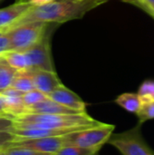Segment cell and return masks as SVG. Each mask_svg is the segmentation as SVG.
I'll return each mask as SVG.
<instances>
[{
  "instance_id": "cell-1",
  "label": "cell",
  "mask_w": 154,
  "mask_h": 155,
  "mask_svg": "<svg viewBox=\"0 0 154 155\" xmlns=\"http://www.w3.org/2000/svg\"><path fill=\"white\" fill-rule=\"evenodd\" d=\"M109 0H54L51 3L33 6L2 31L5 32L31 22L65 23L81 19L91 10L107 3Z\"/></svg>"
},
{
  "instance_id": "cell-27",
  "label": "cell",
  "mask_w": 154,
  "mask_h": 155,
  "mask_svg": "<svg viewBox=\"0 0 154 155\" xmlns=\"http://www.w3.org/2000/svg\"><path fill=\"white\" fill-rule=\"evenodd\" d=\"M140 3H144V4L149 5H154V0H143V1L140 2ZM140 3H138V4H140ZM138 4H136V5H138Z\"/></svg>"
},
{
  "instance_id": "cell-31",
  "label": "cell",
  "mask_w": 154,
  "mask_h": 155,
  "mask_svg": "<svg viewBox=\"0 0 154 155\" xmlns=\"http://www.w3.org/2000/svg\"><path fill=\"white\" fill-rule=\"evenodd\" d=\"M4 148H5V147H4ZM4 148H1V149H0V152H1V151H2V150L4 149Z\"/></svg>"
},
{
  "instance_id": "cell-10",
  "label": "cell",
  "mask_w": 154,
  "mask_h": 155,
  "mask_svg": "<svg viewBox=\"0 0 154 155\" xmlns=\"http://www.w3.org/2000/svg\"><path fill=\"white\" fill-rule=\"evenodd\" d=\"M33 6L29 0H17L9 6L0 9V30L10 25Z\"/></svg>"
},
{
  "instance_id": "cell-25",
  "label": "cell",
  "mask_w": 154,
  "mask_h": 155,
  "mask_svg": "<svg viewBox=\"0 0 154 155\" xmlns=\"http://www.w3.org/2000/svg\"><path fill=\"white\" fill-rule=\"evenodd\" d=\"M0 115L2 116H6V117H11L7 112H6V108H5V102H4V97L3 95L0 94ZM12 118V117H11Z\"/></svg>"
},
{
  "instance_id": "cell-29",
  "label": "cell",
  "mask_w": 154,
  "mask_h": 155,
  "mask_svg": "<svg viewBox=\"0 0 154 155\" xmlns=\"http://www.w3.org/2000/svg\"><path fill=\"white\" fill-rule=\"evenodd\" d=\"M0 155H5V153H4V152H3V150H2V151L0 152Z\"/></svg>"
},
{
  "instance_id": "cell-28",
  "label": "cell",
  "mask_w": 154,
  "mask_h": 155,
  "mask_svg": "<svg viewBox=\"0 0 154 155\" xmlns=\"http://www.w3.org/2000/svg\"><path fill=\"white\" fill-rule=\"evenodd\" d=\"M123 1H124V2H127V3H130V4H133V5H136V4H138V3H140V2H142L143 0H123Z\"/></svg>"
},
{
  "instance_id": "cell-11",
  "label": "cell",
  "mask_w": 154,
  "mask_h": 155,
  "mask_svg": "<svg viewBox=\"0 0 154 155\" xmlns=\"http://www.w3.org/2000/svg\"><path fill=\"white\" fill-rule=\"evenodd\" d=\"M25 113L42 114H81L82 112L70 109L66 106H64L51 100L50 98H46L45 100L34 105L27 107L25 110ZM83 113H85V112H83Z\"/></svg>"
},
{
  "instance_id": "cell-14",
  "label": "cell",
  "mask_w": 154,
  "mask_h": 155,
  "mask_svg": "<svg viewBox=\"0 0 154 155\" xmlns=\"http://www.w3.org/2000/svg\"><path fill=\"white\" fill-rule=\"evenodd\" d=\"M10 87H13L22 93H26V92L35 89L34 85L33 79H32L28 70L17 71Z\"/></svg>"
},
{
  "instance_id": "cell-3",
  "label": "cell",
  "mask_w": 154,
  "mask_h": 155,
  "mask_svg": "<svg viewBox=\"0 0 154 155\" xmlns=\"http://www.w3.org/2000/svg\"><path fill=\"white\" fill-rule=\"evenodd\" d=\"M115 126L103 123L100 125L81 129L64 135V146H76L100 152L113 134Z\"/></svg>"
},
{
  "instance_id": "cell-4",
  "label": "cell",
  "mask_w": 154,
  "mask_h": 155,
  "mask_svg": "<svg viewBox=\"0 0 154 155\" xmlns=\"http://www.w3.org/2000/svg\"><path fill=\"white\" fill-rule=\"evenodd\" d=\"M107 143L123 155H154L142 133V124L120 134H113Z\"/></svg>"
},
{
  "instance_id": "cell-13",
  "label": "cell",
  "mask_w": 154,
  "mask_h": 155,
  "mask_svg": "<svg viewBox=\"0 0 154 155\" xmlns=\"http://www.w3.org/2000/svg\"><path fill=\"white\" fill-rule=\"evenodd\" d=\"M115 104H118L120 107L123 108L125 111L131 114H137L139 112L142 103L137 94L135 93H124L117 96L114 100Z\"/></svg>"
},
{
  "instance_id": "cell-5",
  "label": "cell",
  "mask_w": 154,
  "mask_h": 155,
  "mask_svg": "<svg viewBox=\"0 0 154 155\" xmlns=\"http://www.w3.org/2000/svg\"><path fill=\"white\" fill-rule=\"evenodd\" d=\"M46 27V23L31 22L5 31V33L8 35L10 41L8 51L24 53L30 49L44 38Z\"/></svg>"
},
{
  "instance_id": "cell-30",
  "label": "cell",
  "mask_w": 154,
  "mask_h": 155,
  "mask_svg": "<svg viewBox=\"0 0 154 155\" xmlns=\"http://www.w3.org/2000/svg\"><path fill=\"white\" fill-rule=\"evenodd\" d=\"M2 34H4V32H3V31H2V30H0V35H2Z\"/></svg>"
},
{
  "instance_id": "cell-7",
  "label": "cell",
  "mask_w": 154,
  "mask_h": 155,
  "mask_svg": "<svg viewBox=\"0 0 154 155\" xmlns=\"http://www.w3.org/2000/svg\"><path fill=\"white\" fill-rule=\"evenodd\" d=\"M6 146H16L32 149L37 152L53 154L64 146V135L50 136L33 139H19L15 138Z\"/></svg>"
},
{
  "instance_id": "cell-22",
  "label": "cell",
  "mask_w": 154,
  "mask_h": 155,
  "mask_svg": "<svg viewBox=\"0 0 154 155\" xmlns=\"http://www.w3.org/2000/svg\"><path fill=\"white\" fill-rule=\"evenodd\" d=\"M15 138V136L12 133H10V132L0 133V149L5 147Z\"/></svg>"
},
{
  "instance_id": "cell-21",
  "label": "cell",
  "mask_w": 154,
  "mask_h": 155,
  "mask_svg": "<svg viewBox=\"0 0 154 155\" xmlns=\"http://www.w3.org/2000/svg\"><path fill=\"white\" fill-rule=\"evenodd\" d=\"M14 127V120L11 117L0 116V133L10 132Z\"/></svg>"
},
{
  "instance_id": "cell-23",
  "label": "cell",
  "mask_w": 154,
  "mask_h": 155,
  "mask_svg": "<svg viewBox=\"0 0 154 155\" xmlns=\"http://www.w3.org/2000/svg\"><path fill=\"white\" fill-rule=\"evenodd\" d=\"M9 37L8 35L4 32V34H2L0 35V54L5 51H8L9 49Z\"/></svg>"
},
{
  "instance_id": "cell-9",
  "label": "cell",
  "mask_w": 154,
  "mask_h": 155,
  "mask_svg": "<svg viewBox=\"0 0 154 155\" xmlns=\"http://www.w3.org/2000/svg\"><path fill=\"white\" fill-rule=\"evenodd\" d=\"M28 72L33 79L34 88L46 95L63 84L55 72L36 69H29Z\"/></svg>"
},
{
  "instance_id": "cell-26",
  "label": "cell",
  "mask_w": 154,
  "mask_h": 155,
  "mask_svg": "<svg viewBox=\"0 0 154 155\" xmlns=\"http://www.w3.org/2000/svg\"><path fill=\"white\" fill-rule=\"evenodd\" d=\"M29 1L31 2V4L34 6H39V5H43L51 3L54 0H29Z\"/></svg>"
},
{
  "instance_id": "cell-6",
  "label": "cell",
  "mask_w": 154,
  "mask_h": 155,
  "mask_svg": "<svg viewBox=\"0 0 154 155\" xmlns=\"http://www.w3.org/2000/svg\"><path fill=\"white\" fill-rule=\"evenodd\" d=\"M24 53L26 55L30 69L55 72L48 35H45L39 43Z\"/></svg>"
},
{
  "instance_id": "cell-16",
  "label": "cell",
  "mask_w": 154,
  "mask_h": 155,
  "mask_svg": "<svg viewBox=\"0 0 154 155\" xmlns=\"http://www.w3.org/2000/svg\"><path fill=\"white\" fill-rule=\"evenodd\" d=\"M140 101L143 104L154 102V80H145L143 82L137 93Z\"/></svg>"
},
{
  "instance_id": "cell-32",
  "label": "cell",
  "mask_w": 154,
  "mask_h": 155,
  "mask_svg": "<svg viewBox=\"0 0 154 155\" xmlns=\"http://www.w3.org/2000/svg\"><path fill=\"white\" fill-rule=\"evenodd\" d=\"M0 116H2V115H0Z\"/></svg>"
},
{
  "instance_id": "cell-17",
  "label": "cell",
  "mask_w": 154,
  "mask_h": 155,
  "mask_svg": "<svg viewBox=\"0 0 154 155\" xmlns=\"http://www.w3.org/2000/svg\"><path fill=\"white\" fill-rule=\"evenodd\" d=\"M21 98H22V101H23L25 108H27V107H30L32 105H34V104L45 100L46 98H48V96L46 94H44V93L38 91L37 89H34L29 92L24 93L23 95L21 96Z\"/></svg>"
},
{
  "instance_id": "cell-20",
  "label": "cell",
  "mask_w": 154,
  "mask_h": 155,
  "mask_svg": "<svg viewBox=\"0 0 154 155\" xmlns=\"http://www.w3.org/2000/svg\"><path fill=\"white\" fill-rule=\"evenodd\" d=\"M3 152L5 155H52L50 153H41L28 148L16 146H5L3 149Z\"/></svg>"
},
{
  "instance_id": "cell-12",
  "label": "cell",
  "mask_w": 154,
  "mask_h": 155,
  "mask_svg": "<svg viewBox=\"0 0 154 155\" xmlns=\"http://www.w3.org/2000/svg\"><path fill=\"white\" fill-rule=\"evenodd\" d=\"M0 58H3L11 67L16 71H26L30 69L26 55L23 52L5 51L0 54Z\"/></svg>"
},
{
  "instance_id": "cell-18",
  "label": "cell",
  "mask_w": 154,
  "mask_h": 155,
  "mask_svg": "<svg viewBox=\"0 0 154 155\" xmlns=\"http://www.w3.org/2000/svg\"><path fill=\"white\" fill-rule=\"evenodd\" d=\"M52 155H99V152L76 146H64Z\"/></svg>"
},
{
  "instance_id": "cell-2",
  "label": "cell",
  "mask_w": 154,
  "mask_h": 155,
  "mask_svg": "<svg viewBox=\"0 0 154 155\" xmlns=\"http://www.w3.org/2000/svg\"><path fill=\"white\" fill-rule=\"evenodd\" d=\"M14 126L44 129H84L97 126L103 122L90 116L87 112L75 114H22L13 118Z\"/></svg>"
},
{
  "instance_id": "cell-8",
  "label": "cell",
  "mask_w": 154,
  "mask_h": 155,
  "mask_svg": "<svg viewBox=\"0 0 154 155\" xmlns=\"http://www.w3.org/2000/svg\"><path fill=\"white\" fill-rule=\"evenodd\" d=\"M51 100L78 112H86L85 103L75 93L65 87L64 84L57 87L48 95Z\"/></svg>"
},
{
  "instance_id": "cell-19",
  "label": "cell",
  "mask_w": 154,
  "mask_h": 155,
  "mask_svg": "<svg viewBox=\"0 0 154 155\" xmlns=\"http://www.w3.org/2000/svg\"><path fill=\"white\" fill-rule=\"evenodd\" d=\"M137 117H138V123L139 124H143L147 121L153 120L154 119V102L143 104L137 113Z\"/></svg>"
},
{
  "instance_id": "cell-24",
  "label": "cell",
  "mask_w": 154,
  "mask_h": 155,
  "mask_svg": "<svg viewBox=\"0 0 154 155\" xmlns=\"http://www.w3.org/2000/svg\"><path fill=\"white\" fill-rule=\"evenodd\" d=\"M136 6L142 8L144 12H146L149 15H151L152 17L154 18V5H149L144 3H140V4L136 5Z\"/></svg>"
},
{
  "instance_id": "cell-15",
  "label": "cell",
  "mask_w": 154,
  "mask_h": 155,
  "mask_svg": "<svg viewBox=\"0 0 154 155\" xmlns=\"http://www.w3.org/2000/svg\"><path fill=\"white\" fill-rule=\"evenodd\" d=\"M17 71L11 67L3 58H0V94L9 88Z\"/></svg>"
}]
</instances>
